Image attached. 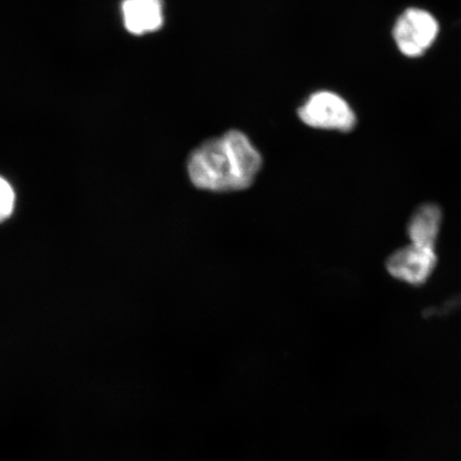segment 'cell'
Wrapping results in <instances>:
<instances>
[{"mask_svg": "<svg viewBox=\"0 0 461 461\" xmlns=\"http://www.w3.org/2000/svg\"><path fill=\"white\" fill-rule=\"evenodd\" d=\"M263 164L261 154L240 131L201 144L188 158V176L197 188L238 192L252 185Z\"/></svg>", "mask_w": 461, "mask_h": 461, "instance_id": "1", "label": "cell"}, {"mask_svg": "<svg viewBox=\"0 0 461 461\" xmlns=\"http://www.w3.org/2000/svg\"><path fill=\"white\" fill-rule=\"evenodd\" d=\"M14 203V194L9 183L0 177V221L10 216Z\"/></svg>", "mask_w": 461, "mask_h": 461, "instance_id": "7", "label": "cell"}, {"mask_svg": "<svg viewBox=\"0 0 461 461\" xmlns=\"http://www.w3.org/2000/svg\"><path fill=\"white\" fill-rule=\"evenodd\" d=\"M439 23L429 11L411 8L395 22L393 39L402 55L409 58L422 56L436 42Z\"/></svg>", "mask_w": 461, "mask_h": 461, "instance_id": "3", "label": "cell"}, {"mask_svg": "<svg viewBox=\"0 0 461 461\" xmlns=\"http://www.w3.org/2000/svg\"><path fill=\"white\" fill-rule=\"evenodd\" d=\"M441 221L439 206L430 203L420 206L409 222L408 234L411 244L435 248Z\"/></svg>", "mask_w": 461, "mask_h": 461, "instance_id": "6", "label": "cell"}, {"mask_svg": "<svg viewBox=\"0 0 461 461\" xmlns=\"http://www.w3.org/2000/svg\"><path fill=\"white\" fill-rule=\"evenodd\" d=\"M437 265L435 248L409 245L397 250L387 261V270L395 279L411 285H424Z\"/></svg>", "mask_w": 461, "mask_h": 461, "instance_id": "4", "label": "cell"}, {"mask_svg": "<svg viewBox=\"0 0 461 461\" xmlns=\"http://www.w3.org/2000/svg\"><path fill=\"white\" fill-rule=\"evenodd\" d=\"M298 115L304 124L321 130L349 131L357 122L348 103L330 91H320L311 95L299 108Z\"/></svg>", "mask_w": 461, "mask_h": 461, "instance_id": "2", "label": "cell"}, {"mask_svg": "<svg viewBox=\"0 0 461 461\" xmlns=\"http://www.w3.org/2000/svg\"><path fill=\"white\" fill-rule=\"evenodd\" d=\"M123 23L132 34L153 32L163 25L164 8L161 0H124Z\"/></svg>", "mask_w": 461, "mask_h": 461, "instance_id": "5", "label": "cell"}]
</instances>
